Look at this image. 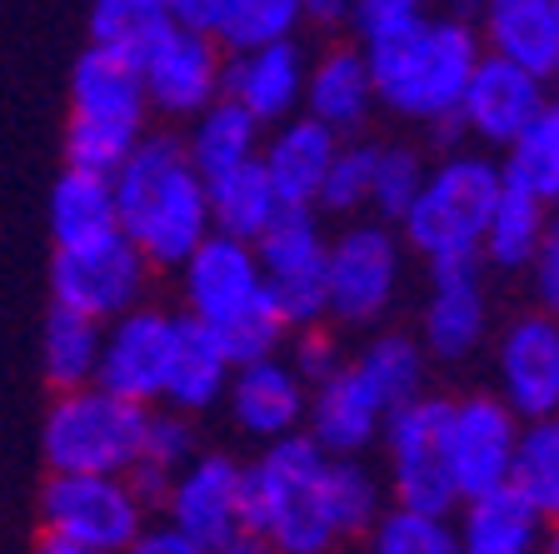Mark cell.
<instances>
[{"instance_id":"bcb514c9","label":"cell","mask_w":559,"mask_h":554,"mask_svg":"<svg viewBox=\"0 0 559 554\" xmlns=\"http://www.w3.org/2000/svg\"><path fill=\"white\" fill-rule=\"evenodd\" d=\"M530 290H535V305L549 315H559V205L545 220V240H539L535 260H530Z\"/></svg>"},{"instance_id":"8992f818","label":"cell","mask_w":559,"mask_h":554,"mask_svg":"<svg viewBox=\"0 0 559 554\" xmlns=\"http://www.w3.org/2000/svg\"><path fill=\"white\" fill-rule=\"evenodd\" d=\"M405 240L395 225L355 215L330 235V325L335 330H380L405 290Z\"/></svg>"},{"instance_id":"ba28073f","label":"cell","mask_w":559,"mask_h":554,"mask_svg":"<svg viewBox=\"0 0 559 554\" xmlns=\"http://www.w3.org/2000/svg\"><path fill=\"white\" fill-rule=\"evenodd\" d=\"M265 295L290 330L330 320V231L314 205H285L255 240Z\"/></svg>"},{"instance_id":"e575fe53","label":"cell","mask_w":559,"mask_h":554,"mask_svg":"<svg viewBox=\"0 0 559 554\" xmlns=\"http://www.w3.org/2000/svg\"><path fill=\"white\" fill-rule=\"evenodd\" d=\"M500 170L504 185L545 200L549 210L559 205V95H549L539 116L500 151Z\"/></svg>"},{"instance_id":"4fadbf2b","label":"cell","mask_w":559,"mask_h":554,"mask_svg":"<svg viewBox=\"0 0 559 554\" xmlns=\"http://www.w3.org/2000/svg\"><path fill=\"white\" fill-rule=\"evenodd\" d=\"M489 390L520 420L559 415V315L520 310L489 335Z\"/></svg>"},{"instance_id":"d6a6232c","label":"cell","mask_w":559,"mask_h":554,"mask_svg":"<svg viewBox=\"0 0 559 554\" xmlns=\"http://www.w3.org/2000/svg\"><path fill=\"white\" fill-rule=\"evenodd\" d=\"M545 220H549L545 200L504 185L495 210H489L485 240H479V260H485L489 270H500V275H524L530 260H535V250H539V240H545Z\"/></svg>"},{"instance_id":"8fae6325","label":"cell","mask_w":559,"mask_h":554,"mask_svg":"<svg viewBox=\"0 0 559 554\" xmlns=\"http://www.w3.org/2000/svg\"><path fill=\"white\" fill-rule=\"evenodd\" d=\"M145 290H151V260L120 231L81 250H56L50 260V305L81 310L100 325L145 305Z\"/></svg>"},{"instance_id":"1f68e13d","label":"cell","mask_w":559,"mask_h":554,"mask_svg":"<svg viewBox=\"0 0 559 554\" xmlns=\"http://www.w3.org/2000/svg\"><path fill=\"white\" fill-rule=\"evenodd\" d=\"M200 455V435H195V415H180V410H165L155 404L145 415V439H140V460L130 470V485L135 495L151 505V515H160V499L170 490V480L186 470Z\"/></svg>"},{"instance_id":"7bdbcfd3","label":"cell","mask_w":559,"mask_h":554,"mask_svg":"<svg viewBox=\"0 0 559 554\" xmlns=\"http://www.w3.org/2000/svg\"><path fill=\"white\" fill-rule=\"evenodd\" d=\"M300 25H305V0H240L221 31V46L225 50L275 46V40H295Z\"/></svg>"},{"instance_id":"44dd1931","label":"cell","mask_w":559,"mask_h":554,"mask_svg":"<svg viewBox=\"0 0 559 554\" xmlns=\"http://www.w3.org/2000/svg\"><path fill=\"white\" fill-rule=\"evenodd\" d=\"M305 70H310V56L300 50V40L225 50V95L270 130L305 110Z\"/></svg>"},{"instance_id":"b9f144b4","label":"cell","mask_w":559,"mask_h":554,"mask_svg":"<svg viewBox=\"0 0 559 554\" xmlns=\"http://www.w3.org/2000/svg\"><path fill=\"white\" fill-rule=\"evenodd\" d=\"M145 130L120 126V120H91V116H70L66 120V165L95 175H116L126 165V155L140 145Z\"/></svg>"},{"instance_id":"603a6c76","label":"cell","mask_w":559,"mask_h":554,"mask_svg":"<svg viewBox=\"0 0 559 554\" xmlns=\"http://www.w3.org/2000/svg\"><path fill=\"white\" fill-rule=\"evenodd\" d=\"M230 375H235V359L225 350V340L215 335V325L175 310V355H170V375H165V394H160L165 410L205 415V410L225 404Z\"/></svg>"},{"instance_id":"11a10c76","label":"cell","mask_w":559,"mask_h":554,"mask_svg":"<svg viewBox=\"0 0 559 554\" xmlns=\"http://www.w3.org/2000/svg\"><path fill=\"white\" fill-rule=\"evenodd\" d=\"M165 5H170V0H165Z\"/></svg>"},{"instance_id":"db71d44e","label":"cell","mask_w":559,"mask_h":554,"mask_svg":"<svg viewBox=\"0 0 559 554\" xmlns=\"http://www.w3.org/2000/svg\"><path fill=\"white\" fill-rule=\"evenodd\" d=\"M549 85H555V95H559V66H555V75H549Z\"/></svg>"},{"instance_id":"484cf974","label":"cell","mask_w":559,"mask_h":554,"mask_svg":"<svg viewBox=\"0 0 559 554\" xmlns=\"http://www.w3.org/2000/svg\"><path fill=\"white\" fill-rule=\"evenodd\" d=\"M479 40L489 56L555 75L559 66V0H479Z\"/></svg>"},{"instance_id":"8d00e7d4","label":"cell","mask_w":559,"mask_h":554,"mask_svg":"<svg viewBox=\"0 0 559 554\" xmlns=\"http://www.w3.org/2000/svg\"><path fill=\"white\" fill-rule=\"evenodd\" d=\"M510 490H520L530 505L539 509V520H559V415L524 420L520 425V450H514Z\"/></svg>"},{"instance_id":"74e56055","label":"cell","mask_w":559,"mask_h":554,"mask_svg":"<svg viewBox=\"0 0 559 554\" xmlns=\"http://www.w3.org/2000/svg\"><path fill=\"white\" fill-rule=\"evenodd\" d=\"M360 544L365 554H460L454 515H430V509L409 505H384V515Z\"/></svg>"},{"instance_id":"2e32d148","label":"cell","mask_w":559,"mask_h":554,"mask_svg":"<svg viewBox=\"0 0 559 554\" xmlns=\"http://www.w3.org/2000/svg\"><path fill=\"white\" fill-rule=\"evenodd\" d=\"M170 355H175V310L135 305V310H126L120 320L105 325L95 385H105L120 400H135L145 410H155L165 394Z\"/></svg>"},{"instance_id":"f6af8a7d","label":"cell","mask_w":559,"mask_h":554,"mask_svg":"<svg viewBox=\"0 0 559 554\" xmlns=\"http://www.w3.org/2000/svg\"><path fill=\"white\" fill-rule=\"evenodd\" d=\"M425 5H430V0H349L345 25L355 31V40H360V46H370V40H380V35H390V31H400V25L419 21V15H425Z\"/></svg>"},{"instance_id":"60d3db41","label":"cell","mask_w":559,"mask_h":554,"mask_svg":"<svg viewBox=\"0 0 559 554\" xmlns=\"http://www.w3.org/2000/svg\"><path fill=\"white\" fill-rule=\"evenodd\" d=\"M170 21L175 15L165 0H91V46L140 56Z\"/></svg>"},{"instance_id":"83f0119b","label":"cell","mask_w":559,"mask_h":554,"mask_svg":"<svg viewBox=\"0 0 559 554\" xmlns=\"http://www.w3.org/2000/svg\"><path fill=\"white\" fill-rule=\"evenodd\" d=\"M116 231H120V210L110 175L66 165L56 190H50V240H56V250H81V245L110 240Z\"/></svg>"},{"instance_id":"7c38bea8","label":"cell","mask_w":559,"mask_h":554,"mask_svg":"<svg viewBox=\"0 0 559 554\" xmlns=\"http://www.w3.org/2000/svg\"><path fill=\"white\" fill-rule=\"evenodd\" d=\"M140 81L151 116L165 120H195L210 101L225 95V46L205 31L170 21L151 46L140 50Z\"/></svg>"},{"instance_id":"ffe728a7","label":"cell","mask_w":559,"mask_h":554,"mask_svg":"<svg viewBox=\"0 0 559 554\" xmlns=\"http://www.w3.org/2000/svg\"><path fill=\"white\" fill-rule=\"evenodd\" d=\"M384 420H390V404L370 390V380H365L349 359L335 369V375H325L320 385H310L305 435H310L325 455H335V460L380 450Z\"/></svg>"},{"instance_id":"7a4b0ae2","label":"cell","mask_w":559,"mask_h":554,"mask_svg":"<svg viewBox=\"0 0 559 554\" xmlns=\"http://www.w3.org/2000/svg\"><path fill=\"white\" fill-rule=\"evenodd\" d=\"M110 185H116L120 235L151 260V270H175L210 235L205 175L186 155L180 135L145 130Z\"/></svg>"},{"instance_id":"f1b7e54d","label":"cell","mask_w":559,"mask_h":554,"mask_svg":"<svg viewBox=\"0 0 559 554\" xmlns=\"http://www.w3.org/2000/svg\"><path fill=\"white\" fill-rule=\"evenodd\" d=\"M349 365L360 369L370 390L380 394L390 410H400L405 400L430 390V355L419 345L415 330H395V325H380L360 340V350L349 355Z\"/></svg>"},{"instance_id":"4316f807","label":"cell","mask_w":559,"mask_h":554,"mask_svg":"<svg viewBox=\"0 0 559 554\" xmlns=\"http://www.w3.org/2000/svg\"><path fill=\"white\" fill-rule=\"evenodd\" d=\"M545 530L549 524L539 520V509L510 485L489 490V495H469L454 509L460 554H539Z\"/></svg>"},{"instance_id":"d590c367","label":"cell","mask_w":559,"mask_h":554,"mask_svg":"<svg viewBox=\"0 0 559 554\" xmlns=\"http://www.w3.org/2000/svg\"><path fill=\"white\" fill-rule=\"evenodd\" d=\"M384 505H390V490H384V474L370 464V455H349V460L330 455V509H335L340 540L360 544L370 524L384 515Z\"/></svg>"},{"instance_id":"d6986e66","label":"cell","mask_w":559,"mask_h":554,"mask_svg":"<svg viewBox=\"0 0 559 554\" xmlns=\"http://www.w3.org/2000/svg\"><path fill=\"white\" fill-rule=\"evenodd\" d=\"M305 410H310V385L300 380V369L290 365L285 350L270 359L235 365L230 390H225V415L245 439L270 445V439L295 435L305 429Z\"/></svg>"},{"instance_id":"52a82bcc","label":"cell","mask_w":559,"mask_h":554,"mask_svg":"<svg viewBox=\"0 0 559 554\" xmlns=\"http://www.w3.org/2000/svg\"><path fill=\"white\" fill-rule=\"evenodd\" d=\"M444 425H450V394H435V390L390 410L380 435V455H384L380 474H384V490H390V505L430 509V515H454L460 509Z\"/></svg>"},{"instance_id":"6da1fadb","label":"cell","mask_w":559,"mask_h":554,"mask_svg":"<svg viewBox=\"0 0 559 554\" xmlns=\"http://www.w3.org/2000/svg\"><path fill=\"white\" fill-rule=\"evenodd\" d=\"M479 56H485L479 25L450 11L444 15L425 11L419 21L400 25V31L365 46L380 110H390L395 120H405L415 130L450 120L460 110V95H465Z\"/></svg>"},{"instance_id":"f5cc1de1","label":"cell","mask_w":559,"mask_h":554,"mask_svg":"<svg viewBox=\"0 0 559 554\" xmlns=\"http://www.w3.org/2000/svg\"><path fill=\"white\" fill-rule=\"evenodd\" d=\"M539 554H559V520L545 530V550H539Z\"/></svg>"},{"instance_id":"836d02e7","label":"cell","mask_w":559,"mask_h":554,"mask_svg":"<svg viewBox=\"0 0 559 554\" xmlns=\"http://www.w3.org/2000/svg\"><path fill=\"white\" fill-rule=\"evenodd\" d=\"M100 340L105 325L81 310L50 305L46 330H40V369H46L50 390H81L95 385V365H100Z\"/></svg>"},{"instance_id":"30bf717a","label":"cell","mask_w":559,"mask_h":554,"mask_svg":"<svg viewBox=\"0 0 559 554\" xmlns=\"http://www.w3.org/2000/svg\"><path fill=\"white\" fill-rule=\"evenodd\" d=\"M425 300H419L415 335L430 355V365H469L495 335V305L485 285V260H435Z\"/></svg>"},{"instance_id":"cb8c5ba5","label":"cell","mask_w":559,"mask_h":554,"mask_svg":"<svg viewBox=\"0 0 559 554\" xmlns=\"http://www.w3.org/2000/svg\"><path fill=\"white\" fill-rule=\"evenodd\" d=\"M335 151H340L335 130L300 110V116L265 130V140H260V165H265L270 185H275V196L285 200V205H314Z\"/></svg>"},{"instance_id":"f907efd6","label":"cell","mask_w":559,"mask_h":554,"mask_svg":"<svg viewBox=\"0 0 559 554\" xmlns=\"http://www.w3.org/2000/svg\"><path fill=\"white\" fill-rule=\"evenodd\" d=\"M349 0H305V21H345Z\"/></svg>"},{"instance_id":"ac0fdd59","label":"cell","mask_w":559,"mask_h":554,"mask_svg":"<svg viewBox=\"0 0 559 554\" xmlns=\"http://www.w3.org/2000/svg\"><path fill=\"white\" fill-rule=\"evenodd\" d=\"M545 101H549L545 75H535V70H524V66H514V60H500L485 50L475 75H469V85H465V95H460V110H454V116L465 126L469 145L500 155L504 145L539 116Z\"/></svg>"},{"instance_id":"5b68a950","label":"cell","mask_w":559,"mask_h":554,"mask_svg":"<svg viewBox=\"0 0 559 554\" xmlns=\"http://www.w3.org/2000/svg\"><path fill=\"white\" fill-rule=\"evenodd\" d=\"M145 404L120 400L105 385L56 390L40 425V455L50 474H130L145 439Z\"/></svg>"},{"instance_id":"ab89813d","label":"cell","mask_w":559,"mask_h":554,"mask_svg":"<svg viewBox=\"0 0 559 554\" xmlns=\"http://www.w3.org/2000/svg\"><path fill=\"white\" fill-rule=\"evenodd\" d=\"M374 151H380V140H365V135H349L340 140L335 161L325 170V185H320V200L314 210L320 215H335V220H355L370 210V175H374Z\"/></svg>"},{"instance_id":"9c48e42d","label":"cell","mask_w":559,"mask_h":554,"mask_svg":"<svg viewBox=\"0 0 559 554\" xmlns=\"http://www.w3.org/2000/svg\"><path fill=\"white\" fill-rule=\"evenodd\" d=\"M151 520V505L135 495L130 474H50L40 490V534L100 554H126Z\"/></svg>"},{"instance_id":"d4e9b609","label":"cell","mask_w":559,"mask_h":554,"mask_svg":"<svg viewBox=\"0 0 559 554\" xmlns=\"http://www.w3.org/2000/svg\"><path fill=\"white\" fill-rule=\"evenodd\" d=\"M70 116L120 120V126L145 130L151 101H145V81H140V60L130 50L85 46L70 70Z\"/></svg>"},{"instance_id":"681fc988","label":"cell","mask_w":559,"mask_h":554,"mask_svg":"<svg viewBox=\"0 0 559 554\" xmlns=\"http://www.w3.org/2000/svg\"><path fill=\"white\" fill-rule=\"evenodd\" d=\"M215 554H280V550L270 540H260L255 530H240V534H230V540H225Z\"/></svg>"},{"instance_id":"ee69618b","label":"cell","mask_w":559,"mask_h":554,"mask_svg":"<svg viewBox=\"0 0 559 554\" xmlns=\"http://www.w3.org/2000/svg\"><path fill=\"white\" fill-rule=\"evenodd\" d=\"M285 355H290V365L300 369L305 385H320L325 375H335V369L349 359L330 320L305 325V330H290V340H285Z\"/></svg>"},{"instance_id":"5bb4252c","label":"cell","mask_w":559,"mask_h":554,"mask_svg":"<svg viewBox=\"0 0 559 554\" xmlns=\"http://www.w3.org/2000/svg\"><path fill=\"white\" fill-rule=\"evenodd\" d=\"M175 275H180V310L215 325V330L245 320V315L260 310V305H270L255 245L235 240V235L210 231L205 240L175 266Z\"/></svg>"},{"instance_id":"e0dca14e","label":"cell","mask_w":559,"mask_h":554,"mask_svg":"<svg viewBox=\"0 0 559 554\" xmlns=\"http://www.w3.org/2000/svg\"><path fill=\"white\" fill-rule=\"evenodd\" d=\"M240 474H245V460H235V455H225V450H200L195 460L170 480L155 520L175 524V530L200 540L205 550H221L230 534L245 530Z\"/></svg>"},{"instance_id":"9a60e30c","label":"cell","mask_w":559,"mask_h":554,"mask_svg":"<svg viewBox=\"0 0 559 554\" xmlns=\"http://www.w3.org/2000/svg\"><path fill=\"white\" fill-rule=\"evenodd\" d=\"M520 425L524 420L495 390L450 394L444 445H450V474H454L460 499L510 485L514 450H520Z\"/></svg>"},{"instance_id":"7dc6e473","label":"cell","mask_w":559,"mask_h":554,"mask_svg":"<svg viewBox=\"0 0 559 554\" xmlns=\"http://www.w3.org/2000/svg\"><path fill=\"white\" fill-rule=\"evenodd\" d=\"M126 554H215V550H205L200 540H190V534H180L175 524H165V520H151L145 530L135 534V540L126 544Z\"/></svg>"},{"instance_id":"3957f363","label":"cell","mask_w":559,"mask_h":554,"mask_svg":"<svg viewBox=\"0 0 559 554\" xmlns=\"http://www.w3.org/2000/svg\"><path fill=\"white\" fill-rule=\"evenodd\" d=\"M245 530H255L280 554H335L340 530L330 509V455L305 429L255 445L240 474Z\"/></svg>"},{"instance_id":"7402d4cb","label":"cell","mask_w":559,"mask_h":554,"mask_svg":"<svg viewBox=\"0 0 559 554\" xmlns=\"http://www.w3.org/2000/svg\"><path fill=\"white\" fill-rule=\"evenodd\" d=\"M374 110H380V101H374L370 60H365L360 40L325 46L310 60V70H305V116L325 120L340 140H349L365 135Z\"/></svg>"},{"instance_id":"816d5d0a","label":"cell","mask_w":559,"mask_h":554,"mask_svg":"<svg viewBox=\"0 0 559 554\" xmlns=\"http://www.w3.org/2000/svg\"><path fill=\"white\" fill-rule=\"evenodd\" d=\"M35 554H100V550H85V544H70V540H56V534H40Z\"/></svg>"},{"instance_id":"f35d334b","label":"cell","mask_w":559,"mask_h":554,"mask_svg":"<svg viewBox=\"0 0 559 554\" xmlns=\"http://www.w3.org/2000/svg\"><path fill=\"white\" fill-rule=\"evenodd\" d=\"M425 170H430V155L409 145V140H384L374 151V175H370V210L365 215L384 220V225H400L405 210L415 205L419 185H425Z\"/></svg>"},{"instance_id":"c3c4849f","label":"cell","mask_w":559,"mask_h":554,"mask_svg":"<svg viewBox=\"0 0 559 554\" xmlns=\"http://www.w3.org/2000/svg\"><path fill=\"white\" fill-rule=\"evenodd\" d=\"M235 5H240V0H170V15L180 25H190V31H205L221 40V31L235 15Z\"/></svg>"},{"instance_id":"f546056e","label":"cell","mask_w":559,"mask_h":554,"mask_svg":"<svg viewBox=\"0 0 559 554\" xmlns=\"http://www.w3.org/2000/svg\"><path fill=\"white\" fill-rule=\"evenodd\" d=\"M205 196H210V231L235 235V240H250V245H255L260 235L270 231V220L285 210V200L275 196V185H270L265 165H260V155L235 165V170L210 175Z\"/></svg>"},{"instance_id":"4dcf8cb0","label":"cell","mask_w":559,"mask_h":554,"mask_svg":"<svg viewBox=\"0 0 559 554\" xmlns=\"http://www.w3.org/2000/svg\"><path fill=\"white\" fill-rule=\"evenodd\" d=\"M180 140H186V155L195 161V170L210 180V175L255 161L260 140H265V126H260L245 105H235L230 95H221V101H210L205 110L190 120V130Z\"/></svg>"},{"instance_id":"277c9868","label":"cell","mask_w":559,"mask_h":554,"mask_svg":"<svg viewBox=\"0 0 559 554\" xmlns=\"http://www.w3.org/2000/svg\"><path fill=\"white\" fill-rule=\"evenodd\" d=\"M500 190H504L500 155L479 151V145H460V151L435 155L415 205H409L405 220L395 225L405 250L419 255L425 266L479 255L489 210H495Z\"/></svg>"}]
</instances>
